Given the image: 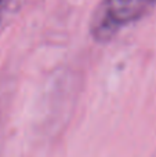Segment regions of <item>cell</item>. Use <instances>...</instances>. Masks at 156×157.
<instances>
[{"label": "cell", "mask_w": 156, "mask_h": 157, "mask_svg": "<svg viewBox=\"0 0 156 157\" xmlns=\"http://www.w3.org/2000/svg\"><path fill=\"white\" fill-rule=\"evenodd\" d=\"M156 0H99L90 18V35L97 43L112 40L155 7Z\"/></svg>", "instance_id": "6da1fadb"}, {"label": "cell", "mask_w": 156, "mask_h": 157, "mask_svg": "<svg viewBox=\"0 0 156 157\" xmlns=\"http://www.w3.org/2000/svg\"><path fill=\"white\" fill-rule=\"evenodd\" d=\"M8 2H10V0H0V11L6 7V4H7Z\"/></svg>", "instance_id": "7a4b0ae2"}]
</instances>
